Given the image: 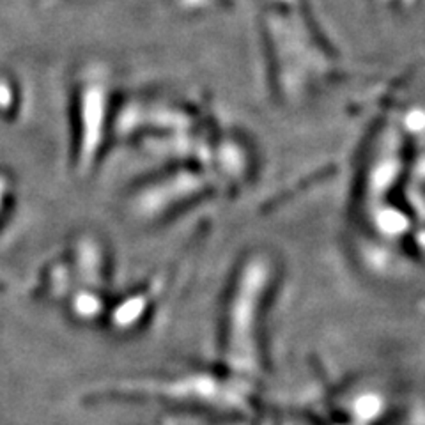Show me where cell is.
I'll list each match as a JSON object with an SVG mask.
<instances>
[{
    "mask_svg": "<svg viewBox=\"0 0 425 425\" xmlns=\"http://www.w3.org/2000/svg\"><path fill=\"white\" fill-rule=\"evenodd\" d=\"M4 191H6V184L4 181H0V202H2V197H4Z\"/></svg>",
    "mask_w": 425,
    "mask_h": 425,
    "instance_id": "obj_1",
    "label": "cell"
}]
</instances>
